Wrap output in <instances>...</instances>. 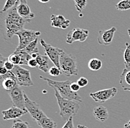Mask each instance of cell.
<instances>
[{"label": "cell", "mask_w": 130, "mask_h": 128, "mask_svg": "<svg viewBox=\"0 0 130 128\" xmlns=\"http://www.w3.org/2000/svg\"><path fill=\"white\" fill-rule=\"evenodd\" d=\"M39 1L41 3H42V4H46V3L49 2L50 0H39Z\"/></svg>", "instance_id": "38"}, {"label": "cell", "mask_w": 130, "mask_h": 128, "mask_svg": "<svg viewBox=\"0 0 130 128\" xmlns=\"http://www.w3.org/2000/svg\"><path fill=\"white\" fill-rule=\"evenodd\" d=\"M25 98V107L27 111L30 113L33 120H35L36 122L41 120L42 118L45 117L46 115L41 110L40 105L36 103V102H33L30 100L26 94H24Z\"/></svg>", "instance_id": "8"}, {"label": "cell", "mask_w": 130, "mask_h": 128, "mask_svg": "<svg viewBox=\"0 0 130 128\" xmlns=\"http://www.w3.org/2000/svg\"><path fill=\"white\" fill-rule=\"evenodd\" d=\"M70 88H71L72 91L77 93L80 90L81 87L79 86V84H78V82H72L71 84H70Z\"/></svg>", "instance_id": "34"}, {"label": "cell", "mask_w": 130, "mask_h": 128, "mask_svg": "<svg viewBox=\"0 0 130 128\" xmlns=\"http://www.w3.org/2000/svg\"><path fill=\"white\" fill-rule=\"evenodd\" d=\"M14 53L19 54L20 56V64L19 65H28L29 61L32 59V56L28 53H27L24 50H15Z\"/></svg>", "instance_id": "21"}, {"label": "cell", "mask_w": 130, "mask_h": 128, "mask_svg": "<svg viewBox=\"0 0 130 128\" xmlns=\"http://www.w3.org/2000/svg\"><path fill=\"white\" fill-rule=\"evenodd\" d=\"M78 128H88L87 127L84 126V125H81V124H78Z\"/></svg>", "instance_id": "39"}, {"label": "cell", "mask_w": 130, "mask_h": 128, "mask_svg": "<svg viewBox=\"0 0 130 128\" xmlns=\"http://www.w3.org/2000/svg\"><path fill=\"white\" fill-rule=\"evenodd\" d=\"M10 128H32V127L27 121H24L17 119L13 120V125Z\"/></svg>", "instance_id": "26"}, {"label": "cell", "mask_w": 130, "mask_h": 128, "mask_svg": "<svg viewBox=\"0 0 130 128\" xmlns=\"http://www.w3.org/2000/svg\"><path fill=\"white\" fill-rule=\"evenodd\" d=\"M88 67L92 71L99 70L102 67V62L97 58L91 59L88 62Z\"/></svg>", "instance_id": "22"}, {"label": "cell", "mask_w": 130, "mask_h": 128, "mask_svg": "<svg viewBox=\"0 0 130 128\" xmlns=\"http://www.w3.org/2000/svg\"><path fill=\"white\" fill-rule=\"evenodd\" d=\"M77 82H78V84H79V86L81 88H84V87H85V86H87L88 84L89 81L85 77H81L77 81Z\"/></svg>", "instance_id": "31"}, {"label": "cell", "mask_w": 130, "mask_h": 128, "mask_svg": "<svg viewBox=\"0 0 130 128\" xmlns=\"http://www.w3.org/2000/svg\"><path fill=\"white\" fill-rule=\"evenodd\" d=\"M128 33H129V36L130 38V29H128Z\"/></svg>", "instance_id": "40"}, {"label": "cell", "mask_w": 130, "mask_h": 128, "mask_svg": "<svg viewBox=\"0 0 130 128\" xmlns=\"http://www.w3.org/2000/svg\"><path fill=\"white\" fill-rule=\"evenodd\" d=\"M39 78L43 80L46 81L49 86L51 88H55L56 89H57V90L58 91L59 94L61 96V97L67 98V99H69V100L78 102L79 103H81L83 102L82 98L78 94V93L72 91V90L70 88V84L72 82L70 80L58 81L52 80L48 78H45L41 76H39Z\"/></svg>", "instance_id": "2"}, {"label": "cell", "mask_w": 130, "mask_h": 128, "mask_svg": "<svg viewBox=\"0 0 130 128\" xmlns=\"http://www.w3.org/2000/svg\"><path fill=\"white\" fill-rule=\"evenodd\" d=\"M28 66L30 67H32V68H34V67H38L39 64H38V62H37L36 59H33V58H32V59L29 61V62H28Z\"/></svg>", "instance_id": "35"}, {"label": "cell", "mask_w": 130, "mask_h": 128, "mask_svg": "<svg viewBox=\"0 0 130 128\" xmlns=\"http://www.w3.org/2000/svg\"><path fill=\"white\" fill-rule=\"evenodd\" d=\"M123 128H130V120L124 125V127H123Z\"/></svg>", "instance_id": "37"}, {"label": "cell", "mask_w": 130, "mask_h": 128, "mask_svg": "<svg viewBox=\"0 0 130 128\" xmlns=\"http://www.w3.org/2000/svg\"><path fill=\"white\" fill-rule=\"evenodd\" d=\"M89 31L86 29H82L80 27L73 28V30L70 31L66 38V42L67 44H73L74 41H79L81 42H84L87 40L89 36Z\"/></svg>", "instance_id": "10"}, {"label": "cell", "mask_w": 130, "mask_h": 128, "mask_svg": "<svg viewBox=\"0 0 130 128\" xmlns=\"http://www.w3.org/2000/svg\"><path fill=\"white\" fill-rule=\"evenodd\" d=\"M0 81H2L3 88L8 91L18 86L16 76L11 71H8L6 74L0 76Z\"/></svg>", "instance_id": "13"}, {"label": "cell", "mask_w": 130, "mask_h": 128, "mask_svg": "<svg viewBox=\"0 0 130 128\" xmlns=\"http://www.w3.org/2000/svg\"><path fill=\"white\" fill-rule=\"evenodd\" d=\"M20 0H7L5 4V6L3 9L2 10V12H5L8 10H10V8L15 7L16 5H17L19 4Z\"/></svg>", "instance_id": "28"}, {"label": "cell", "mask_w": 130, "mask_h": 128, "mask_svg": "<svg viewBox=\"0 0 130 128\" xmlns=\"http://www.w3.org/2000/svg\"><path fill=\"white\" fill-rule=\"evenodd\" d=\"M60 67L67 76H77L78 70L77 69V62L75 57L72 54L64 52L60 56Z\"/></svg>", "instance_id": "4"}, {"label": "cell", "mask_w": 130, "mask_h": 128, "mask_svg": "<svg viewBox=\"0 0 130 128\" xmlns=\"http://www.w3.org/2000/svg\"><path fill=\"white\" fill-rule=\"evenodd\" d=\"M50 20H51V26L53 27L66 29L70 24V21L69 19H67L63 15L52 14L50 16Z\"/></svg>", "instance_id": "16"}, {"label": "cell", "mask_w": 130, "mask_h": 128, "mask_svg": "<svg viewBox=\"0 0 130 128\" xmlns=\"http://www.w3.org/2000/svg\"><path fill=\"white\" fill-rule=\"evenodd\" d=\"M8 59L10 62H12L13 64H15V65H19V64H20V60H21L20 56L16 53H13L11 55H10Z\"/></svg>", "instance_id": "29"}, {"label": "cell", "mask_w": 130, "mask_h": 128, "mask_svg": "<svg viewBox=\"0 0 130 128\" xmlns=\"http://www.w3.org/2000/svg\"><path fill=\"white\" fill-rule=\"evenodd\" d=\"M4 66L5 67V68L8 70V71H11L13 68H14V66H15V64H13L12 62H10L9 60H8L5 62V64H4Z\"/></svg>", "instance_id": "33"}, {"label": "cell", "mask_w": 130, "mask_h": 128, "mask_svg": "<svg viewBox=\"0 0 130 128\" xmlns=\"http://www.w3.org/2000/svg\"><path fill=\"white\" fill-rule=\"evenodd\" d=\"M117 29L115 27H112L110 29L106 31H99L98 42L101 45H109L113 40L115 33L116 32Z\"/></svg>", "instance_id": "12"}, {"label": "cell", "mask_w": 130, "mask_h": 128, "mask_svg": "<svg viewBox=\"0 0 130 128\" xmlns=\"http://www.w3.org/2000/svg\"><path fill=\"white\" fill-rule=\"evenodd\" d=\"M118 93V89L116 88H109L102 90H99L95 93H91L89 96L98 103H104L105 102L112 98Z\"/></svg>", "instance_id": "11"}, {"label": "cell", "mask_w": 130, "mask_h": 128, "mask_svg": "<svg viewBox=\"0 0 130 128\" xmlns=\"http://www.w3.org/2000/svg\"><path fill=\"white\" fill-rule=\"evenodd\" d=\"M27 111L23 110L16 106H12L9 109L6 110H3L2 113L3 115V119L4 120H11V119H17L18 118L25 115Z\"/></svg>", "instance_id": "14"}, {"label": "cell", "mask_w": 130, "mask_h": 128, "mask_svg": "<svg viewBox=\"0 0 130 128\" xmlns=\"http://www.w3.org/2000/svg\"><path fill=\"white\" fill-rule=\"evenodd\" d=\"M123 59L125 68L130 70V45L128 42H126V49L123 53Z\"/></svg>", "instance_id": "23"}, {"label": "cell", "mask_w": 130, "mask_h": 128, "mask_svg": "<svg viewBox=\"0 0 130 128\" xmlns=\"http://www.w3.org/2000/svg\"><path fill=\"white\" fill-rule=\"evenodd\" d=\"M75 2V9L81 13V11L86 8L87 5V0H73Z\"/></svg>", "instance_id": "27"}, {"label": "cell", "mask_w": 130, "mask_h": 128, "mask_svg": "<svg viewBox=\"0 0 130 128\" xmlns=\"http://www.w3.org/2000/svg\"><path fill=\"white\" fill-rule=\"evenodd\" d=\"M49 57L47 55H41L36 57V60L38 62V68L41 71L44 73L49 72Z\"/></svg>", "instance_id": "19"}, {"label": "cell", "mask_w": 130, "mask_h": 128, "mask_svg": "<svg viewBox=\"0 0 130 128\" xmlns=\"http://www.w3.org/2000/svg\"><path fill=\"white\" fill-rule=\"evenodd\" d=\"M37 44H38V39H36V40H34L32 41L31 43H30L26 48L23 49L27 53H28L29 54L32 55V53H39V49L37 48Z\"/></svg>", "instance_id": "24"}, {"label": "cell", "mask_w": 130, "mask_h": 128, "mask_svg": "<svg viewBox=\"0 0 130 128\" xmlns=\"http://www.w3.org/2000/svg\"><path fill=\"white\" fill-rule=\"evenodd\" d=\"M48 73L51 76H58L59 75H61L62 73V70L61 69H59L58 67L54 66V67H52L50 68Z\"/></svg>", "instance_id": "30"}, {"label": "cell", "mask_w": 130, "mask_h": 128, "mask_svg": "<svg viewBox=\"0 0 130 128\" xmlns=\"http://www.w3.org/2000/svg\"><path fill=\"white\" fill-rule=\"evenodd\" d=\"M55 96L56 97L58 104L59 107V116L62 118L64 121L68 120L70 117L75 116L80 110V104L78 102L69 100L64 98L59 94L58 91L55 88H53Z\"/></svg>", "instance_id": "3"}, {"label": "cell", "mask_w": 130, "mask_h": 128, "mask_svg": "<svg viewBox=\"0 0 130 128\" xmlns=\"http://www.w3.org/2000/svg\"><path fill=\"white\" fill-rule=\"evenodd\" d=\"M73 116H72V117H70L68 120L67 121L62 128H75L74 127V124H73Z\"/></svg>", "instance_id": "32"}, {"label": "cell", "mask_w": 130, "mask_h": 128, "mask_svg": "<svg viewBox=\"0 0 130 128\" xmlns=\"http://www.w3.org/2000/svg\"><path fill=\"white\" fill-rule=\"evenodd\" d=\"M40 43L41 46L44 49L45 55L48 56L49 59L51 60V62L53 63V64L56 67L61 69V67H60V56L64 51L61 49L53 47V45L47 44L43 39H40Z\"/></svg>", "instance_id": "7"}, {"label": "cell", "mask_w": 130, "mask_h": 128, "mask_svg": "<svg viewBox=\"0 0 130 128\" xmlns=\"http://www.w3.org/2000/svg\"><path fill=\"white\" fill-rule=\"evenodd\" d=\"M40 31H35L23 28L16 34L19 37V44L15 50H21L24 49L30 43L38 39V36H40Z\"/></svg>", "instance_id": "5"}, {"label": "cell", "mask_w": 130, "mask_h": 128, "mask_svg": "<svg viewBox=\"0 0 130 128\" xmlns=\"http://www.w3.org/2000/svg\"><path fill=\"white\" fill-rule=\"evenodd\" d=\"M8 72V70L5 68V66H0V76L5 75Z\"/></svg>", "instance_id": "36"}, {"label": "cell", "mask_w": 130, "mask_h": 128, "mask_svg": "<svg viewBox=\"0 0 130 128\" xmlns=\"http://www.w3.org/2000/svg\"><path fill=\"white\" fill-rule=\"evenodd\" d=\"M116 10L119 11H124L130 10V0H121L116 5Z\"/></svg>", "instance_id": "25"}, {"label": "cell", "mask_w": 130, "mask_h": 128, "mask_svg": "<svg viewBox=\"0 0 130 128\" xmlns=\"http://www.w3.org/2000/svg\"><path fill=\"white\" fill-rule=\"evenodd\" d=\"M37 124L41 128H57L56 122L48 118L47 116L37 121Z\"/></svg>", "instance_id": "20"}, {"label": "cell", "mask_w": 130, "mask_h": 128, "mask_svg": "<svg viewBox=\"0 0 130 128\" xmlns=\"http://www.w3.org/2000/svg\"><path fill=\"white\" fill-rule=\"evenodd\" d=\"M31 19H25L19 16L17 12V5L5 12L0 13V28L5 41H10L13 36L24 28Z\"/></svg>", "instance_id": "1"}, {"label": "cell", "mask_w": 130, "mask_h": 128, "mask_svg": "<svg viewBox=\"0 0 130 128\" xmlns=\"http://www.w3.org/2000/svg\"><path fill=\"white\" fill-rule=\"evenodd\" d=\"M120 84L125 91L130 92V70L124 68L120 76Z\"/></svg>", "instance_id": "18"}, {"label": "cell", "mask_w": 130, "mask_h": 128, "mask_svg": "<svg viewBox=\"0 0 130 128\" xmlns=\"http://www.w3.org/2000/svg\"><path fill=\"white\" fill-rule=\"evenodd\" d=\"M93 116L95 119L100 122H104L109 118L108 110L105 107L101 105L93 109Z\"/></svg>", "instance_id": "17"}, {"label": "cell", "mask_w": 130, "mask_h": 128, "mask_svg": "<svg viewBox=\"0 0 130 128\" xmlns=\"http://www.w3.org/2000/svg\"><path fill=\"white\" fill-rule=\"evenodd\" d=\"M17 12L19 16L25 19H32L35 16L34 13L31 12L30 8L28 6L27 0H20L17 5Z\"/></svg>", "instance_id": "15"}, {"label": "cell", "mask_w": 130, "mask_h": 128, "mask_svg": "<svg viewBox=\"0 0 130 128\" xmlns=\"http://www.w3.org/2000/svg\"><path fill=\"white\" fill-rule=\"evenodd\" d=\"M15 76L18 86L20 87H31L33 85L30 73L28 70L22 67L20 65H15L11 70Z\"/></svg>", "instance_id": "6"}, {"label": "cell", "mask_w": 130, "mask_h": 128, "mask_svg": "<svg viewBox=\"0 0 130 128\" xmlns=\"http://www.w3.org/2000/svg\"><path fill=\"white\" fill-rule=\"evenodd\" d=\"M9 96L11 98L13 106L27 111L25 107V98H24V91L22 87L16 86V88L9 91Z\"/></svg>", "instance_id": "9"}]
</instances>
